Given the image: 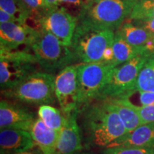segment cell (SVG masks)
<instances>
[{
	"label": "cell",
	"instance_id": "obj_18",
	"mask_svg": "<svg viewBox=\"0 0 154 154\" xmlns=\"http://www.w3.org/2000/svg\"><path fill=\"white\" fill-rule=\"evenodd\" d=\"M29 132L42 154H56L59 132L48 128L39 118L36 119Z\"/></svg>",
	"mask_w": 154,
	"mask_h": 154
},
{
	"label": "cell",
	"instance_id": "obj_9",
	"mask_svg": "<svg viewBox=\"0 0 154 154\" xmlns=\"http://www.w3.org/2000/svg\"><path fill=\"white\" fill-rule=\"evenodd\" d=\"M41 30L47 31L71 47L76 30L78 19L73 16L64 7H60L47 11L38 17Z\"/></svg>",
	"mask_w": 154,
	"mask_h": 154
},
{
	"label": "cell",
	"instance_id": "obj_6",
	"mask_svg": "<svg viewBox=\"0 0 154 154\" xmlns=\"http://www.w3.org/2000/svg\"><path fill=\"white\" fill-rule=\"evenodd\" d=\"M36 65L37 61L32 51L0 47L2 91L14 87L29 75L37 72Z\"/></svg>",
	"mask_w": 154,
	"mask_h": 154
},
{
	"label": "cell",
	"instance_id": "obj_11",
	"mask_svg": "<svg viewBox=\"0 0 154 154\" xmlns=\"http://www.w3.org/2000/svg\"><path fill=\"white\" fill-rule=\"evenodd\" d=\"M39 31L19 23H0V47L7 49H20L31 46Z\"/></svg>",
	"mask_w": 154,
	"mask_h": 154
},
{
	"label": "cell",
	"instance_id": "obj_24",
	"mask_svg": "<svg viewBox=\"0 0 154 154\" xmlns=\"http://www.w3.org/2000/svg\"><path fill=\"white\" fill-rule=\"evenodd\" d=\"M128 19H154V0H137Z\"/></svg>",
	"mask_w": 154,
	"mask_h": 154
},
{
	"label": "cell",
	"instance_id": "obj_29",
	"mask_svg": "<svg viewBox=\"0 0 154 154\" xmlns=\"http://www.w3.org/2000/svg\"><path fill=\"white\" fill-rule=\"evenodd\" d=\"M17 23V20L7 11L0 9V23Z\"/></svg>",
	"mask_w": 154,
	"mask_h": 154
},
{
	"label": "cell",
	"instance_id": "obj_17",
	"mask_svg": "<svg viewBox=\"0 0 154 154\" xmlns=\"http://www.w3.org/2000/svg\"><path fill=\"white\" fill-rule=\"evenodd\" d=\"M115 33L118 34L131 45L145 47L154 53V36L144 29L136 26L131 21L124 22Z\"/></svg>",
	"mask_w": 154,
	"mask_h": 154
},
{
	"label": "cell",
	"instance_id": "obj_35",
	"mask_svg": "<svg viewBox=\"0 0 154 154\" xmlns=\"http://www.w3.org/2000/svg\"><path fill=\"white\" fill-rule=\"evenodd\" d=\"M86 1H91V0H86Z\"/></svg>",
	"mask_w": 154,
	"mask_h": 154
},
{
	"label": "cell",
	"instance_id": "obj_5",
	"mask_svg": "<svg viewBox=\"0 0 154 154\" xmlns=\"http://www.w3.org/2000/svg\"><path fill=\"white\" fill-rule=\"evenodd\" d=\"M115 32L77 24L71 48L81 63L101 62L104 51L113 45Z\"/></svg>",
	"mask_w": 154,
	"mask_h": 154
},
{
	"label": "cell",
	"instance_id": "obj_20",
	"mask_svg": "<svg viewBox=\"0 0 154 154\" xmlns=\"http://www.w3.org/2000/svg\"><path fill=\"white\" fill-rule=\"evenodd\" d=\"M112 47L113 51V66L114 67L131 60L138 55L146 53L152 54L145 47H137L131 45L116 33H115Z\"/></svg>",
	"mask_w": 154,
	"mask_h": 154
},
{
	"label": "cell",
	"instance_id": "obj_10",
	"mask_svg": "<svg viewBox=\"0 0 154 154\" xmlns=\"http://www.w3.org/2000/svg\"><path fill=\"white\" fill-rule=\"evenodd\" d=\"M54 88L57 100L63 115L78 110L77 63L66 66L55 75Z\"/></svg>",
	"mask_w": 154,
	"mask_h": 154
},
{
	"label": "cell",
	"instance_id": "obj_15",
	"mask_svg": "<svg viewBox=\"0 0 154 154\" xmlns=\"http://www.w3.org/2000/svg\"><path fill=\"white\" fill-rule=\"evenodd\" d=\"M126 146L135 148H154V123L138 126L119 138L107 147Z\"/></svg>",
	"mask_w": 154,
	"mask_h": 154
},
{
	"label": "cell",
	"instance_id": "obj_28",
	"mask_svg": "<svg viewBox=\"0 0 154 154\" xmlns=\"http://www.w3.org/2000/svg\"><path fill=\"white\" fill-rule=\"evenodd\" d=\"M136 26L144 29L150 34L154 36V19H134L129 20Z\"/></svg>",
	"mask_w": 154,
	"mask_h": 154
},
{
	"label": "cell",
	"instance_id": "obj_25",
	"mask_svg": "<svg viewBox=\"0 0 154 154\" xmlns=\"http://www.w3.org/2000/svg\"><path fill=\"white\" fill-rule=\"evenodd\" d=\"M154 148H135L126 146L106 147L102 154H152Z\"/></svg>",
	"mask_w": 154,
	"mask_h": 154
},
{
	"label": "cell",
	"instance_id": "obj_33",
	"mask_svg": "<svg viewBox=\"0 0 154 154\" xmlns=\"http://www.w3.org/2000/svg\"><path fill=\"white\" fill-rule=\"evenodd\" d=\"M76 154H89V153H76Z\"/></svg>",
	"mask_w": 154,
	"mask_h": 154
},
{
	"label": "cell",
	"instance_id": "obj_23",
	"mask_svg": "<svg viewBox=\"0 0 154 154\" xmlns=\"http://www.w3.org/2000/svg\"><path fill=\"white\" fill-rule=\"evenodd\" d=\"M118 99L127 101L135 107H142L154 104V93L134 89Z\"/></svg>",
	"mask_w": 154,
	"mask_h": 154
},
{
	"label": "cell",
	"instance_id": "obj_3",
	"mask_svg": "<svg viewBox=\"0 0 154 154\" xmlns=\"http://www.w3.org/2000/svg\"><path fill=\"white\" fill-rule=\"evenodd\" d=\"M38 65L44 72L54 74L78 61L72 48L49 32L40 30L31 46Z\"/></svg>",
	"mask_w": 154,
	"mask_h": 154
},
{
	"label": "cell",
	"instance_id": "obj_2",
	"mask_svg": "<svg viewBox=\"0 0 154 154\" xmlns=\"http://www.w3.org/2000/svg\"><path fill=\"white\" fill-rule=\"evenodd\" d=\"M137 0L85 1L77 15L78 24L116 32L129 18Z\"/></svg>",
	"mask_w": 154,
	"mask_h": 154
},
{
	"label": "cell",
	"instance_id": "obj_31",
	"mask_svg": "<svg viewBox=\"0 0 154 154\" xmlns=\"http://www.w3.org/2000/svg\"><path fill=\"white\" fill-rule=\"evenodd\" d=\"M47 11L55 9L59 7V0H44Z\"/></svg>",
	"mask_w": 154,
	"mask_h": 154
},
{
	"label": "cell",
	"instance_id": "obj_34",
	"mask_svg": "<svg viewBox=\"0 0 154 154\" xmlns=\"http://www.w3.org/2000/svg\"><path fill=\"white\" fill-rule=\"evenodd\" d=\"M152 154H154V150H153V153H152Z\"/></svg>",
	"mask_w": 154,
	"mask_h": 154
},
{
	"label": "cell",
	"instance_id": "obj_13",
	"mask_svg": "<svg viewBox=\"0 0 154 154\" xmlns=\"http://www.w3.org/2000/svg\"><path fill=\"white\" fill-rule=\"evenodd\" d=\"M79 110L64 115L65 120L59 133L56 154H76L83 149L81 130L77 123Z\"/></svg>",
	"mask_w": 154,
	"mask_h": 154
},
{
	"label": "cell",
	"instance_id": "obj_1",
	"mask_svg": "<svg viewBox=\"0 0 154 154\" xmlns=\"http://www.w3.org/2000/svg\"><path fill=\"white\" fill-rule=\"evenodd\" d=\"M96 101L79 111L85 145L87 148H106L127 134V131L109 101Z\"/></svg>",
	"mask_w": 154,
	"mask_h": 154
},
{
	"label": "cell",
	"instance_id": "obj_32",
	"mask_svg": "<svg viewBox=\"0 0 154 154\" xmlns=\"http://www.w3.org/2000/svg\"><path fill=\"white\" fill-rule=\"evenodd\" d=\"M17 154H42V153L41 151L38 152V151H34V150H33V149H31V150H29V151L22 152V153H19Z\"/></svg>",
	"mask_w": 154,
	"mask_h": 154
},
{
	"label": "cell",
	"instance_id": "obj_27",
	"mask_svg": "<svg viewBox=\"0 0 154 154\" xmlns=\"http://www.w3.org/2000/svg\"><path fill=\"white\" fill-rule=\"evenodd\" d=\"M23 1L38 17L47 11L44 0H23Z\"/></svg>",
	"mask_w": 154,
	"mask_h": 154
},
{
	"label": "cell",
	"instance_id": "obj_16",
	"mask_svg": "<svg viewBox=\"0 0 154 154\" xmlns=\"http://www.w3.org/2000/svg\"><path fill=\"white\" fill-rule=\"evenodd\" d=\"M0 9L9 13L19 24L41 30L38 17L23 0H0Z\"/></svg>",
	"mask_w": 154,
	"mask_h": 154
},
{
	"label": "cell",
	"instance_id": "obj_12",
	"mask_svg": "<svg viewBox=\"0 0 154 154\" xmlns=\"http://www.w3.org/2000/svg\"><path fill=\"white\" fill-rule=\"evenodd\" d=\"M36 120L35 114L26 107L2 100L0 102V128H12L30 131Z\"/></svg>",
	"mask_w": 154,
	"mask_h": 154
},
{
	"label": "cell",
	"instance_id": "obj_22",
	"mask_svg": "<svg viewBox=\"0 0 154 154\" xmlns=\"http://www.w3.org/2000/svg\"><path fill=\"white\" fill-rule=\"evenodd\" d=\"M136 89L154 93V53L149 55L140 71Z\"/></svg>",
	"mask_w": 154,
	"mask_h": 154
},
{
	"label": "cell",
	"instance_id": "obj_7",
	"mask_svg": "<svg viewBox=\"0 0 154 154\" xmlns=\"http://www.w3.org/2000/svg\"><path fill=\"white\" fill-rule=\"evenodd\" d=\"M113 68L103 62L77 63L79 112L97 99Z\"/></svg>",
	"mask_w": 154,
	"mask_h": 154
},
{
	"label": "cell",
	"instance_id": "obj_30",
	"mask_svg": "<svg viewBox=\"0 0 154 154\" xmlns=\"http://www.w3.org/2000/svg\"><path fill=\"white\" fill-rule=\"evenodd\" d=\"M59 5L61 4H66V5H74L76 7H79L80 9L84 5V2L83 0H59Z\"/></svg>",
	"mask_w": 154,
	"mask_h": 154
},
{
	"label": "cell",
	"instance_id": "obj_26",
	"mask_svg": "<svg viewBox=\"0 0 154 154\" xmlns=\"http://www.w3.org/2000/svg\"><path fill=\"white\" fill-rule=\"evenodd\" d=\"M135 109L137 111L143 124L154 123V104L142 107H135Z\"/></svg>",
	"mask_w": 154,
	"mask_h": 154
},
{
	"label": "cell",
	"instance_id": "obj_21",
	"mask_svg": "<svg viewBox=\"0 0 154 154\" xmlns=\"http://www.w3.org/2000/svg\"><path fill=\"white\" fill-rule=\"evenodd\" d=\"M38 118L48 128L59 132L64 123L65 116L57 109L51 105H42L38 108Z\"/></svg>",
	"mask_w": 154,
	"mask_h": 154
},
{
	"label": "cell",
	"instance_id": "obj_14",
	"mask_svg": "<svg viewBox=\"0 0 154 154\" xmlns=\"http://www.w3.org/2000/svg\"><path fill=\"white\" fill-rule=\"evenodd\" d=\"M36 146L27 131L5 128L0 131L1 154H17L33 149Z\"/></svg>",
	"mask_w": 154,
	"mask_h": 154
},
{
	"label": "cell",
	"instance_id": "obj_19",
	"mask_svg": "<svg viewBox=\"0 0 154 154\" xmlns=\"http://www.w3.org/2000/svg\"><path fill=\"white\" fill-rule=\"evenodd\" d=\"M106 101L109 102L112 109L118 113L127 133L132 131L143 124L135 107L125 99H114Z\"/></svg>",
	"mask_w": 154,
	"mask_h": 154
},
{
	"label": "cell",
	"instance_id": "obj_8",
	"mask_svg": "<svg viewBox=\"0 0 154 154\" xmlns=\"http://www.w3.org/2000/svg\"><path fill=\"white\" fill-rule=\"evenodd\" d=\"M150 54H151L138 55L131 60L113 68L96 101L118 99L136 89L138 74Z\"/></svg>",
	"mask_w": 154,
	"mask_h": 154
},
{
	"label": "cell",
	"instance_id": "obj_4",
	"mask_svg": "<svg viewBox=\"0 0 154 154\" xmlns=\"http://www.w3.org/2000/svg\"><path fill=\"white\" fill-rule=\"evenodd\" d=\"M54 74L37 72L29 75L14 87L2 91L10 99L31 105H51L56 102Z\"/></svg>",
	"mask_w": 154,
	"mask_h": 154
}]
</instances>
